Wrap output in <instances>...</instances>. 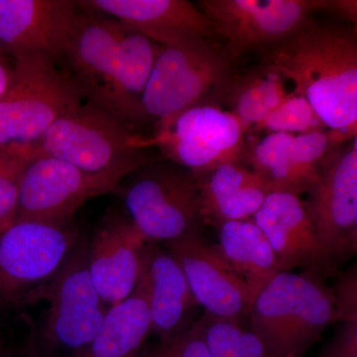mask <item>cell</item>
Masks as SVG:
<instances>
[{"mask_svg":"<svg viewBox=\"0 0 357 357\" xmlns=\"http://www.w3.org/2000/svg\"><path fill=\"white\" fill-rule=\"evenodd\" d=\"M79 6L81 13L61 66L84 102L137 130L148 121L143 93L163 46L112 16Z\"/></svg>","mask_w":357,"mask_h":357,"instance_id":"6da1fadb","label":"cell"},{"mask_svg":"<svg viewBox=\"0 0 357 357\" xmlns=\"http://www.w3.org/2000/svg\"><path fill=\"white\" fill-rule=\"evenodd\" d=\"M263 65L293 82L328 130L347 141L357 131L356 28L309 21L264 51Z\"/></svg>","mask_w":357,"mask_h":357,"instance_id":"7a4b0ae2","label":"cell"},{"mask_svg":"<svg viewBox=\"0 0 357 357\" xmlns=\"http://www.w3.org/2000/svg\"><path fill=\"white\" fill-rule=\"evenodd\" d=\"M335 293L325 280L302 272H279L256 296L249 330L267 357H304L333 323Z\"/></svg>","mask_w":357,"mask_h":357,"instance_id":"3957f363","label":"cell"},{"mask_svg":"<svg viewBox=\"0 0 357 357\" xmlns=\"http://www.w3.org/2000/svg\"><path fill=\"white\" fill-rule=\"evenodd\" d=\"M148 136L126 122L83 102L57 119L34 148L82 170L98 174H129L157 158L148 155Z\"/></svg>","mask_w":357,"mask_h":357,"instance_id":"277c9868","label":"cell"},{"mask_svg":"<svg viewBox=\"0 0 357 357\" xmlns=\"http://www.w3.org/2000/svg\"><path fill=\"white\" fill-rule=\"evenodd\" d=\"M83 102L62 66L42 57L14 59L13 81L0 98V150L34 156L52 124Z\"/></svg>","mask_w":357,"mask_h":357,"instance_id":"5b68a950","label":"cell"},{"mask_svg":"<svg viewBox=\"0 0 357 357\" xmlns=\"http://www.w3.org/2000/svg\"><path fill=\"white\" fill-rule=\"evenodd\" d=\"M213 39L192 38L163 46L143 93L147 121L223 100L234 64Z\"/></svg>","mask_w":357,"mask_h":357,"instance_id":"8992f818","label":"cell"},{"mask_svg":"<svg viewBox=\"0 0 357 357\" xmlns=\"http://www.w3.org/2000/svg\"><path fill=\"white\" fill-rule=\"evenodd\" d=\"M119 183L126 215L149 243H168L202 232L204 225L196 178L189 170L158 159Z\"/></svg>","mask_w":357,"mask_h":357,"instance_id":"52a82bcc","label":"cell"},{"mask_svg":"<svg viewBox=\"0 0 357 357\" xmlns=\"http://www.w3.org/2000/svg\"><path fill=\"white\" fill-rule=\"evenodd\" d=\"M81 236L74 222L14 220L0 231V312L38 303Z\"/></svg>","mask_w":357,"mask_h":357,"instance_id":"ba28073f","label":"cell"},{"mask_svg":"<svg viewBox=\"0 0 357 357\" xmlns=\"http://www.w3.org/2000/svg\"><path fill=\"white\" fill-rule=\"evenodd\" d=\"M245 126L218 105H199L159 119L147 146L162 158L198 178L213 169L245 158Z\"/></svg>","mask_w":357,"mask_h":357,"instance_id":"9c48e42d","label":"cell"},{"mask_svg":"<svg viewBox=\"0 0 357 357\" xmlns=\"http://www.w3.org/2000/svg\"><path fill=\"white\" fill-rule=\"evenodd\" d=\"M328 4V0H203L197 6L234 64L249 52L266 51L292 36L317 11H326Z\"/></svg>","mask_w":357,"mask_h":357,"instance_id":"30bf717a","label":"cell"},{"mask_svg":"<svg viewBox=\"0 0 357 357\" xmlns=\"http://www.w3.org/2000/svg\"><path fill=\"white\" fill-rule=\"evenodd\" d=\"M47 301L40 342L47 351H79L95 337L109 307L96 290L88 264V237L81 236L39 297Z\"/></svg>","mask_w":357,"mask_h":357,"instance_id":"8fae6325","label":"cell"},{"mask_svg":"<svg viewBox=\"0 0 357 357\" xmlns=\"http://www.w3.org/2000/svg\"><path fill=\"white\" fill-rule=\"evenodd\" d=\"M124 177L89 173L55 157L35 155L21 174L15 220L74 222L75 213L86 202L114 192Z\"/></svg>","mask_w":357,"mask_h":357,"instance_id":"7c38bea8","label":"cell"},{"mask_svg":"<svg viewBox=\"0 0 357 357\" xmlns=\"http://www.w3.org/2000/svg\"><path fill=\"white\" fill-rule=\"evenodd\" d=\"M319 246L337 268L357 250V137L326 159L305 201Z\"/></svg>","mask_w":357,"mask_h":357,"instance_id":"4fadbf2b","label":"cell"},{"mask_svg":"<svg viewBox=\"0 0 357 357\" xmlns=\"http://www.w3.org/2000/svg\"><path fill=\"white\" fill-rule=\"evenodd\" d=\"M345 141L331 130L299 134L267 133L245 158L270 192H285L301 198L316 184L324 164L335 147Z\"/></svg>","mask_w":357,"mask_h":357,"instance_id":"5bb4252c","label":"cell"},{"mask_svg":"<svg viewBox=\"0 0 357 357\" xmlns=\"http://www.w3.org/2000/svg\"><path fill=\"white\" fill-rule=\"evenodd\" d=\"M81 6L73 0H0V49L62 65Z\"/></svg>","mask_w":357,"mask_h":357,"instance_id":"9a60e30c","label":"cell"},{"mask_svg":"<svg viewBox=\"0 0 357 357\" xmlns=\"http://www.w3.org/2000/svg\"><path fill=\"white\" fill-rule=\"evenodd\" d=\"M176 258L204 314L213 319H248L255 297L234 272L218 244L202 232L164 243Z\"/></svg>","mask_w":357,"mask_h":357,"instance_id":"2e32d148","label":"cell"},{"mask_svg":"<svg viewBox=\"0 0 357 357\" xmlns=\"http://www.w3.org/2000/svg\"><path fill=\"white\" fill-rule=\"evenodd\" d=\"M149 241L126 213L109 208L88 238L89 273L103 302L114 306L132 294Z\"/></svg>","mask_w":357,"mask_h":357,"instance_id":"e0dca14e","label":"cell"},{"mask_svg":"<svg viewBox=\"0 0 357 357\" xmlns=\"http://www.w3.org/2000/svg\"><path fill=\"white\" fill-rule=\"evenodd\" d=\"M273 248L282 271L301 268L326 280L337 269L319 246L306 204L285 192H270L252 218Z\"/></svg>","mask_w":357,"mask_h":357,"instance_id":"ac0fdd59","label":"cell"},{"mask_svg":"<svg viewBox=\"0 0 357 357\" xmlns=\"http://www.w3.org/2000/svg\"><path fill=\"white\" fill-rule=\"evenodd\" d=\"M79 6L116 18L161 46L215 38L211 21L188 0H83Z\"/></svg>","mask_w":357,"mask_h":357,"instance_id":"d6986e66","label":"cell"},{"mask_svg":"<svg viewBox=\"0 0 357 357\" xmlns=\"http://www.w3.org/2000/svg\"><path fill=\"white\" fill-rule=\"evenodd\" d=\"M141 279L147 289L150 335L172 337L196 319L199 305L172 253L148 243Z\"/></svg>","mask_w":357,"mask_h":357,"instance_id":"ffe728a7","label":"cell"},{"mask_svg":"<svg viewBox=\"0 0 357 357\" xmlns=\"http://www.w3.org/2000/svg\"><path fill=\"white\" fill-rule=\"evenodd\" d=\"M196 180L204 222L215 229L252 220L269 195L261 178L243 162L222 164Z\"/></svg>","mask_w":357,"mask_h":357,"instance_id":"44dd1931","label":"cell"},{"mask_svg":"<svg viewBox=\"0 0 357 357\" xmlns=\"http://www.w3.org/2000/svg\"><path fill=\"white\" fill-rule=\"evenodd\" d=\"M149 335L147 289L140 278L128 298L109 307L95 337L72 357H137Z\"/></svg>","mask_w":357,"mask_h":357,"instance_id":"7402d4cb","label":"cell"},{"mask_svg":"<svg viewBox=\"0 0 357 357\" xmlns=\"http://www.w3.org/2000/svg\"><path fill=\"white\" fill-rule=\"evenodd\" d=\"M218 230V248L255 300L282 271L273 248L253 220L223 223Z\"/></svg>","mask_w":357,"mask_h":357,"instance_id":"603a6c76","label":"cell"},{"mask_svg":"<svg viewBox=\"0 0 357 357\" xmlns=\"http://www.w3.org/2000/svg\"><path fill=\"white\" fill-rule=\"evenodd\" d=\"M283 79L264 65L243 77L234 75L223 98L227 112L246 129L255 126L290 95Z\"/></svg>","mask_w":357,"mask_h":357,"instance_id":"cb8c5ba5","label":"cell"},{"mask_svg":"<svg viewBox=\"0 0 357 357\" xmlns=\"http://www.w3.org/2000/svg\"><path fill=\"white\" fill-rule=\"evenodd\" d=\"M255 129L268 133L299 135L325 130L326 128L306 98L293 91L280 105L256 124Z\"/></svg>","mask_w":357,"mask_h":357,"instance_id":"d4e9b609","label":"cell"},{"mask_svg":"<svg viewBox=\"0 0 357 357\" xmlns=\"http://www.w3.org/2000/svg\"><path fill=\"white\" fill-rule=\"evenodd\" d=\"M137 357H210L206 342V316L172 337L143 347Z\"/></svg>","mask_w":357,"mask_h":357,"instance_id":"484cf974","label":"cell"},{"mask_svg":"<svg viewBox=\"0 0 357 357\" xmlns=\"http://www.w3.org/2000/svg\"><path fill=\"white\" fill-rule=\"evenodd\" d=\"M31 157L0 150V231L15 220L21 174Z\"/></svg>","mask_w":357,"mask_h":357,"instance_id":"4316f807","label":"cell"},{"mask_svg":"<svg viewBox=\"0 0 357 357\" xmlns=\"http://www.w3.org/2000/svg\"><path fill=\"white\" fill-rule=\"evenodd\" d=\"M206 316V342L210 357H241V337L245 326L236 319Z\"/></svg>","mask_w":357,"mask_h":357,"instance_id":"83f0119b","label":"cell"},{"mask_svg":"<svg viewBox=\"0 0 357 357\" xmlns=\"http://www.w3.org/2000/svg\"><path fill=\"white\" fill-rule=\"evenodd\" d=\"M333 289L335 299L333 323L357 321V269L356 265L349 268L342 275H338L337 280Z\"/></svg>","mask_w":357,"mask_h":357,"instance_id":"f1b7e54d","label":"cell"},{"mask_svg":"<svg viewBox=\"0 0 357 357\" xmlns=\"http://www.w3.org/2000/svg\"><path fill=\"white\" fill-rule=\"evenodd\" d=\"M318 357H357V321H342Z\"/></svg>","mask_w":357,"mask_h":357,"instance_id":"f546056e","label":"cell"},{"mask_svg":"<svg viewBox=\"0 0 357 357\" xmlns=\"http://www.w3.org/2000/svg\"><path fill=\"white\" fill-rule=\"evenodd\" d=\"M326 13L335 14L337 17L351 21L356 25L357 2L356 0H328Z\"/></svg>","mask_w":357,"mask_h":357,"instance_id":"4dcf8cb0","label":"cell"},{"mask_svg":"<svg viewBox=\"0 0 357 357\" xmlns=\"http://www.w3.org/2000/svg\"><path fill=\"white\" fill-rule=\"evenodd\" d=\"M14 74V60L0 49V98L10 86Z\"/></svg>","mask_w":357,"mask_h":357,"instance_id":"1f68e13d","label":"cell"},{"mask_svg":"<svg viewBox=\"0 0 357 357\" xmlns=\"http://www.w3.org/2000/svg\"><path fill=\"white\" fill-rule=\"evenodd\" d=\"M3 357H44L33 338H29L16 351H7Z\"/></svg>","mask_w":357,"mask_h":357,"instance_id":"d6a6232c","label":"cell"},{"mask_svg":"<svg viewBox=\"0 0 357 357\" xmlns=\"http://www.w3.org/2000/svg\"><path fill=\"white\" fill-rule=\"evenodd\" d=\"M7 351H8V349L4 345L3 338H2L1 333H0V357L6 356Z\"/></svg>","mask_w":357,"mask_h":357,"instance_id":"836d02e7","label":"cell"}]
</instances>
